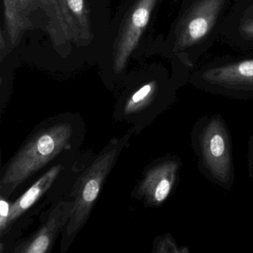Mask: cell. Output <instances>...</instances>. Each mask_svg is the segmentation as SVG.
Returning <instances> with one entry per match:
<instances>
[{
	"label": "cell",
	"instance_id": "6da1fadb",
	"mask_svg": "<svg viewBox=\"0 0 253 253\" xmlns=\"http://www.w3.org/2000/svg\"><path fill=\"white\" fill-rule=\"evenodd\" d=\"M232 0H183L165 48L171 60L193 71L219 41Z\"/></svg>",
	"mask_w": 253,
	"mask_h": 253
},
{
	"label": "cell",
	"instance_id": "7a4b0ae2",
	"mask_svg": "<svg viewBox=\"0 0 253 253\" xmlns=\"http://www.w3.org/2000/svg\"><path fill=\"white\" fill-rule=\"evenodd\" d=\"M73 128L59 123L40 130L13 158L0 181V190L8 197L21 183L69 146Z\"/></svg>",
	"mask_w": 253,
	"mask_h": 253
},
{
	"label": "cell",
	"instance_id": "3957f363",
	"mask_svg": "<svg viewBox=\"0 0 253 253\" xmlns=\"http://www.w3.org/2000/svg\"><path fill=\"white\" fill-rule=\"evenodd\" d=\"M121 143L112 144L103 151L78 181L72 212L65 229L66 238L75 237L88 219L102 185L121 152Z\"/></svg>",
	"mask_w": 253,
	"mask_h": 253
},
{
	"label": "cell",
	"instance_id": "277c9868",
	"mask_svg": "<svg viewBox=\"0 0 253 253\" xmlns=\"http://www.w3.org/2000/svg\"><path fill=\"white\" fill-rule=\"evenodd\" d=\"M192 78L203 85L253 88V53L224 55L199 63Z\"/></svg>",
	"mask_w": 253,
	"mask_h": 253
},
{
	"label": "cell",
	"instance_id": "5b68a950",
	"mask_svg": "<svg viewBox=\"0 0 253 253\" xmlns=\"http://www.w3.org/2000/svg\"><path fill=\"white\" fill-rule=\"evenodd\" d=\"M159 0H137L128 14L115 47L114 67L117 72L125 67L156 9Z\"/></svg>",
	"mask_w": 253,
	"mask_h": 253
},
{
	"label": "cell",
	"instance_id": "8992f818",
	"mask_svg": "<svg viewBox=\"0 0 253 253\" xmlns=\"http://www.w3.org/2000/svg\"><path fill=\"white\" fill-rule=\"evenodd\" d=\"M241 53H253V0L232 2L219 41Z\"/></svg>",
	"mask_w": 253,
	"mask_h": 253
},
{
	"label": "cell",
	"instance_id": "52a82bcc",
	"mask_svg": "<svg viewBox=\"0 0 253 253\" xmlns=\"http://www.w3.org/2000/svg\"><path fill=\"white\" fill-rule=\"evenodd\" d=\"M62 31L66 41L77 45L91 41L89 13L85 0H55Z\"/></svg>",
	"mask_w": 253,
	"mask_h": 253
},
{
	"label": "cell",
	"instance_id": "ba28073f",
	"mask_svg": "<svg viewBox=\"0 0 253 253\" xmlns=\"http://www.w3.org/2000/svg\"><path fill=\"white\" fill-rule=\"evenodd\" d=\"M7 33L13 45L18 44L22 35L34 27L33 17L43 11V0H3Z\"/></svg>",
	"mask_w": 253,
	"mask_h": 253
},
{
	"label": "cell",
	"instance_id": "9c48e42d",
	"mask_svg": "<svg viewBox=\"0 0 253 253\" xmlns=\"http://www.w3.org/2000/svg\"><path fill=\"white\" fill-rule=\"evenodd\" d=\"M73 202H62L50 214L47 223L30 240L17 247L15 252L45 253L52 246L56 236L69 221Z\"/></svg>",
	"mask_w": 253,
	"mask_h": 253
},
{
	"label": "cell",
	"instance_id": "30bf717a",
	"mask_svg": "<svg viewBox=\"0 0 253 253\" xmlns=\"http://www.w3.org/2000/svg\"><path fill=\"white\" fill-rule=\"evenodd\" d=\"M62 170L61 166H55L38 179L14 204L10 206L9 212L3 223H0L1 234L12 225L25 211L32 207L51 187Z\"/></svg>",
	"mask_w": 253,
	"mask_h": 253
},
{
	"label": "cell",
	"instance_id": "8fae6325",
	"mask_svg": "<svg viewBox=\"0 0 253 253\" xmlns=\"http://www.w3.org/2000/svg\"><path fill=\"white\" fill-rule=\"evenodd\" d=\"M155 87H156L155 81H151L135 91L126 103L125 109H124L126 115H132L140 112V109L146 104L152 97Z\"/></svg>",
	"mask_w": 253,
	"mask_h": 253
},
{
	"label": "cell",
	"instance_id": "7c38bea8",
	"mask_svg": "<svg viewBox=\"0 0 253 253\" xmlns=\"http://www.w3.org/2000/svg\"><path fill=\"white\" fill-rule=\"evenodd\" d=\"M170 191V182L167 179L164 178L157 186L151 196L153 197L155 201L161 202L168 196Z\"/></svg>",
	"mask_w": 253,
	"mask_h": 253
},
{
	"label": "cell",
	"instance_id": "4fadbf2b",
	"mask_svg": "<svg viewBox=\"0 0 253 253\" xmlns=\"http://www.w3.org/2000/svg\"><path fill=\"white\" fill-rule=\"evenodd\" d=\"M210 149H211V154L214 157H220L223 155L224 151V142L220 136L214 135L211 138Z\"/></svg>",
	"mask_w": 253,
	"mask_h": 253
},
{
	"label": "cell",
	"instance_id": "5bb4252c",
	"mask_svg": "<svg viewBox=\"0 0 253 253\" xmlns=\"http://www.w3.org/2000/svg\"><path fill=\"white\" fill-rule=\"evenodd\" d=\"M0 214H1V217H0V223H3L8 216V212H9L10 206L8 205L6 201H4L3 199L1 200L0 202Z\"/></svg>",
	"mask_w": 253,
	"mask_h": 253
}]
</instances>
